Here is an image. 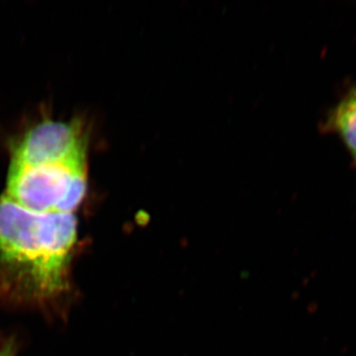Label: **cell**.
<instances>
[{"label": "cell", "instance_id": "1", "mask_svg": "<svg viewBox=\"0 0 356 356\" xmlns=\"http://www.w3.org/2000/svg\"><path fill=\"white\" fill-rule=\"evenodd\" d=\"M74 213H39L0 197V276L23 297L44 300L67 286L76 242Z\"/></svg>", "mask_w": 356, "mask_h": 356}, {"label": "cell", "instance_id": "2", "mask_svg": "<svg viewBox=\"0 0 356 356\" xmlns=\"http://www.w3.org/2000/svg\"><path fill=\"white\" fill-rule=\"evenodd\" d=\"M86 161L20 165L10 163L4 195L39 213H74L88 191Z\"/></svg>", "mask_w": 356, "mask_h": 356}, {"label": "cell", "instance_id": "3", "mask_svg": "<svg viewBox=\"0 0 356 356\" xmlns=\"http://www.w3.org/2000/svg\"><path fill=\"white\" fill-rule=\"evenodd\" d=\"M86 135L76 122L44 121L28 130L11 149L20 165L86 161Z\"/></svg>", "mask_w": 356, "mask_h": 356}, {"label": "cell", "instance_id": "4", "mask_svg": "<svg viewBox=\"0 0 356 356\" xmlns=\"http://www.w3.org/2000/svg\"><path fill=\"white\" fill-rule=\"evenodd\" d=\"M325 133L337 135L356 161V83L348 88L321 126Z\"/></svg>", "mask_w": 356, "mask_h": 356}, {"label": "cell", "instance_id": "5", "mask_svg": "<svg viewBox=\"0 0 356 356\" xmlns=\"http://www.w3.org/2000/svg\"><path fill=\"white\" fill-rule=\"evenodd\" d=\"M0 356H13V353H11L10 348H6V350H2L0 353Z\"/></svg>", "mask_w": 356, "mask_h": 356}, {"label": "cell", "instance_id": "6", "mask_svg": "<svg viewBox=\"0 0 356 356\" xmlns=\"http://www.w3.org/2000/svg\"><path fill=\"white\" fill-rule=\"evenodd\" d=\"M355 165H356V161H355Z\"/></svg>", "mask_w": 356, "mask_h": 356}]
</instances>
